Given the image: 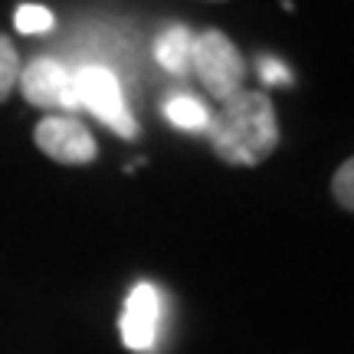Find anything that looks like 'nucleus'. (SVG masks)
Segmentation results:
<instances>
[{"mask_svg": "<svg viewBox=\"0 0 354 354\" xmlns=\"http://www.w3.org/2000/svg\"><path fill=\"white\" fill-rule=\"evenodd\" d=\"M207 138L214 145L216 158L223 165L256 167L263 165L279 145L276 105L266 92L240 88L233 99L220 105V112L210 115Z\"/></svg>", "mask_w": 354, "mask_h": 354, "instance_id": "f257e3e1", "label": "nucleus"}, {"mask_svg": "<svg viewBox=\"0 0 354 354\" xmlns=\"http://www.w3.org/2000/svg\"><path fill=\"white\" fill-rule=\"evenodd\" d=\"M190 73H197L201 86L214 95L220 105L233 99L246 79V59L233 46V39L220 30L194 33V53H190Z\"/></svg>", "mask_w": 354, "mask_h": 354, "instance_id": "f03ea898", "label": "nucleus"}, {"mask_svg": "<svg viewBox=\"0 0 354 354\" xmlns=\"http://www.w3.org/2000/svg\"><path fill=\"white\" fill-rule=\"evenodd\" d=\"M73 79H76L79 109L92 112L102 125L112 128L118 138L125 141L138 138V118L128 109L122 82H118V76L112 69H105V66H82V69L73 73Z\"/></svg>", "mask_w": 354, "mask_h": 354, "instance_id": "7ed1b4c3", "label": "nucleus"}, {"mask_svg": "<svg viewBox=\"0 0 354 354\" xmlns=\"http://www.w3.org/2000/svg\"><path fill=\"white\" fill-rule=\"evenodd\" d=\"M20 92L30 105L37 109H56V112H79L76 99V79L59 59L37 56L30 66L20 69Z\"/></svg>", "mask_w": 354, "mask_h": 354, "instance_id": "20e7f679", "label": "nucleus"}, {"mask_svg": "<svg viewBox=\"0 0 354 354\" xmlns=\"http://www.w3.org/2000/svg\"><path fill=\"white\" fill-rule=\"evenodd\" d=\"M161 322H165V299H161L158 286L138 282L128 292L122 322H118V331H122V342L128 351L151 354L158 348V338H161Z\"/></svg>", "mask_w": 354, "mask_h": 354, "instance_id": "39448f33", "label": "nucleus"}, {"mask_svg": "<svg viewBox=\"0 0 354 354\" xmlns=\"http://www.w3.org/2000/svg\"><path fill=\"white\" fill-rule=\"evenodd\" d=\"M33 141L56 165H92L95 154H99V145L92 138V131L73 115H46L33 128Z\"/></svg>", "mask_w": 354, "mask_h": 354, "instance_id": "423d86ee", "label": "nucleus"}, {"mask_svg": "<svg viewBox=\"0 0 354 354\" xmlns=\"http://www.w3.org/2000/svg\"><path fill=\"white\" fill-rule=\"evenodd\" d=\"M190 53H194V33L187 26H167L165 33L154 39V59L171 76H187Z\"/></svg>", "mask_w": 354, "mask_h": 354, "instance_id": "0eeeda50", "label": "nucleus"}, {"mask_svg": "<svg viewBox=\"0 0 354 354\" xmlns=\"http://www.w3.org/2000/svg\"><path fill=\"white\" fill-rule=\"evenodd\" d=\"M161 112H165V118L171 125L187 131V135H207V128H210V109L197 95H187V92L167 95Z\"/></svg>", "mask_w": 354, "mask_h": 354, "instance_id": "6e6552de", "label": "nucleus"}, {"mask_svg": "<svg viewBox=\"0 0 354 354\" xmlns=\"http://www.w3.org/2000/svg\"><path fill=\"white\" fill-rule=\"evenodd\" d=\"M13 26L24 37H39V33H50L53 26H56V17H53V10L39 7V3H24V7H17V13H13Z\"/></svg>", "mask_w": 354, "mask_h": 354, "instance_id": "1a4fd4ad", "label": "nucleus"}, {"mask_svg": "<svg viewBox=\"0 0 354 354\" xmlns=\"http://www.w3.org/2000/svg\"><path fill=\"white\" fill-rule=\"evenodd\" d=\"M17 82H20V53H17L10 39L0 33V102L10 99Z\"/></svg>", "mask_w": 354, "mask_h": 354, "instance_id": "9d476101", "label": "nucleus"}, {"mask_svg": "<svg viewBox=\"0 0 354 354\" xmlns=\"http://www.w3.org/2000/svg\"><path fill=\"white\" fill-rule=\"evenodd\" d=\"M331 197L342 203L348 214H354V158H348L335 177H331Z\"/></svg>", "mask_w": 354, "mask_h": 354, "instance_id": "9b49d317", "label": "nucleus"}, {"mask_svg": "<svg viewBox=\"0 0 354 354\" xmlns=\"http://www.w3.org/2000/svg\"><path fill=\"white\" fill-rule=\"evenodd\" d=\"M256 73L263 79V86H292V69L279 56H259Z\"/></svg>", "mask_w": 354, "mask_h": 354, "instance_id": "f8f14e48", "label": "nucleus"}]
</instances>
